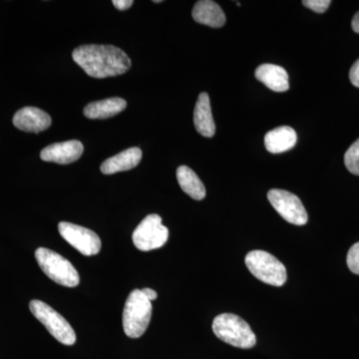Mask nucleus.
I'll use <instances>...</instances> for the list:
<instances>
[{
    "mask_svg": "<svg viewBox=\"0 0 359 359\" xmlns=\"http://www.w3.org/2000/svg\"><path fill=\"white\" fill-rule=\"evenodd\" d=\"M212 332L226 344L248 349L256 346V334L249 323L233 313H222L212 321Z\"/></svg>",
    "mask_w": 359,
    "mask_h": 359,
    "instance_id": "2",
    "label": "nucleus"
},
{
    "mask_svg": "<svg viewBox=\"0 0 359 359\" xmlns=\"http://www.w3.org/2000/svg\"><path fill=\"white\" fill-rule=\"evenodd\" d=\"M141 290L144 295H145V297H147L150 302L155 301V299L158 297L157 292H156L154 290L148 289V287H146V289Z\"/></svg>",
    "mask_w": 359,
    "mask_h": 359,
    "instance_id": "24",
    "label": "nucleus"
},
{
    "mask_svg": "<svg viewBox=\"0 0 359 359\" xmlns=\"http://www.w3.org/2000/svg\"><path fill=\"white\" fill-rule=\"evenodd\" d=\"M84 147L81 142L71 140L47 146L40 153V158L45 162L67 165L76 162L83 154Z\"/></svg>",
    "mask_w": 359,
    "mask_h": 359,
    "instance_id": "10",
    "label": "nucleus"
},
{
    "mask_svg": "<svg viewBox=\"0 0 359 359\" xmlns=\"http://www.w3.org/2000/svg\"><path fill=\"white\" fill-rule=\"evenodd\" d=\"M133 243L142 252L157 250L166 244L169 230L162 224V218L157 214L149 215L133 233Z\"/></svg>",
    "mask_w": 359,
    "mask_h": 359,
    "instance_id": "7",
    "label": "nucleus"
},
{
    "mask_svg": "<svg viewBox=\"0 0 359 359\" xmlns=\"http://www.w3.org/2000/svg\"><path fill=\"white\" fill-rule=\"evenodd\" d=\"M304 6L308 7L316 13H323L327 11L328 7L332 4L330 0H304L302 1Z\"/></svg>",
    "mask_w": 359,
    "mask_h": 359,
    "instance_id": "21",
    "label": "nucleus"
},
{
    "mask_svg": "<svg viewBox=\"0 0 359 359\" xmlns=\"http://www.w3.org/2000/svg\"><path fill=\"white\" fill-rule=\"evenodd\" d=\"M50 116L36 107H25L15 113L13 125L21 131L39 133L50 127Z\"/></svg>",
    "mask_w": 359,
    "mask_h": 359,
    "instance_id": "11",
    "label": "nucleus"
},
{
    "mask_svg": "<svg viewBox=\"0 0 359 359\" xmlns=\"http://www.w3.org/2000/svg\"><path fill=\"white\" fill-rule=\"evenodd\" d=\"M351 27H353L354 32L359 34V11L353 16V20L351 21Z\"/></svg>",
    "mask_w": 359,
    "mask_h": 359,
    "instance_id": "25",
    "label": "nucleus"
},
{
    "mask_svg": "<svg viewBox=\"0 0 359 359\" xmlns=\"http://www.w3.org/2000/svg\"><path fill=\"white\" fill-rule=\"evenodd\" d=\"M349 79H351V83L355 87L359 88V59L354 63L353 67L349 71Z\"/></svg>",
    "mask_w": 359,
    "mask_h": 359,
    "instance_id": "22",
    "label": "nucleus"
},
{
    "mask_svg": "<svg viewBox=\"0 0 359 359\" xmlns=\"http://www.w3.org/2000/svg\"><path fill=\"white\" fill-rule=\"evenodd\" d=\"M142 159L140 148H129L119 154L113 156L101 165V172L105 175L119 173V172L129 171L138 166Z\"/></svg>",
    "mask_w": 359,
    "mask_h": 359,
    "instance_id": "15",
    "label": "nucleus"
},
{
    "mask_svg": "<svg viewBox=\"0 0 359 359\" xmlns=\"http://www.w3.org/2000/svg\"><path fill=\"white\" fill-rule=\"evenodd\" d=\"M194 123L198 133L202 136L212 138L216 133V124L212 118L210 97L205 92H203L198 97L194 110Z\"/></svg>",
    "mask_w": 359,
    "mask_h": 359,
    "instance_id": "12",
    "label": "nucleus"
},
{
    "mask_svg": "<svg viewBox=\"0 0 359 359\" xmlns=\"http://www.w3.org/2000/svg\"><path fill=\"white\" fill-rule=\"evenodd\" d=\"M152 318V304L141 290H134L129 294L123 311V328L131 339H139L149 327Z\"/></svg>",
    "mask_w": 359,
    "mask_h": 359,
    "instance_id": "3",
    "label": "nucleus"
},
{
    "mask_svg": "<svg viewBox=\"0 0 359 359\" xmlns=\"http://www.w3.org/2000/svg\"><path fill=\"white\" fill-rule=\"evenodd\" d=\"M29 309L33 316L46 327L54 339L65 346H73L75 344L76 334L74 330L55 309L39 299L30 302Z\"/></svg>",
    "mask_w": 359,
    "mask_h": 359,
    "instance_id": "6",
    "label": "nucleus"
},
{
    "mask_svg": "<svg viewBox=\"0 0 359 359\" xmlns=\"http://www.w3.org/2000/svg\"><path fill=\"white\" fill-rule=\"evenodd\" d=\"M127 102L119 97L91 102L84 108L85 117L88 119H108L126 109Z\"/></svg>",
    "mask_w": 359,
    "mask_h": 359,
    "instance_id": "17",
    "label": "nucleus"
},
{
    "mask_svg": "<svg viewBox=\"0 0 359 359\" xmlns=\"http://www.w3.org/2000/svg\"><path fill=\"white\" fill-rule=\"evenodd\" d=\"M255 76L268 88L275 92H285L290 89L289 74L282 66L263 65L257 68Z\"/></svg>",
    "mask_w": 359,
    "mask_h": 359,
    "instance_id": "14",
    "label": "nucleus"
},
{
    "mask_svg": "<svg viewBox=\"0 0 359 359\" xmlns=\"http://www.w3.org/2000/svg\"><path fill=\"white\" fill-rule=\"evenodd\" d=\"M177 179L182 190L194 200L201 201L205 197V188L197 174L187 166H180L177 170Z\"/></svg>",
    "mask_w": 359,
    "mask_h": 359,
    "instance_id": "18",
    "label": "nucleus"
},
{
    "mask_svg": "<svg viewBox=\"0 0 359 359\" xmlns=\"http://www.w3.org/2000/svg\"><path fill=\"white\" fill-rule=\"evenodd\" d=\"M72 58L87 75L98 79L124 74L131 67L126 52L113 45H82L73 51Z\"/></svg>",
    "mask_w": 359,
    "mask_h": 359,
    "instance_id": "1",
    "label": "nucleus"
},
{
    "mask_svg": "<svg viewBox=\"0 0 359 359\" xmlns=\"http://www.w3.org/2000/svg\"><path fill=\"white\" fill-rule=\"evenodd\" d=\"M346 262L351 273L359 275V243H356L349 249Z\"/></svg>",
    "mask_w": 359,
    "mask_h": 359,
    "instance_id": "20",
    "label": "nucleus"
},
{
    "mask_svg": "<svg viewBox=\"0 0 359 359\" xmlns=\"http://www.w3.org/2000/svg\"><path fill=\"white\" fill-rule=\"evenodd\" d=\"M61 237L84 256H95L101 250V240L96 233L78 224L61 222L58 224Z\"/></svg>",
    "mask_w": 359,
    "mask_h": 359,
    "instance_id": "9",
    "label": "nucleus"
},
{
    "mask_svg": "<svg viewBox=\"0 0 359 359\" xmlns=\"http://www.w3.org/2000/svg\"><path fill=\"white\" fill-rule=\"evenodd\" d=\"M245 262L252 276L266 285L282 287L287 282L285 266L268 252L252 250L248 252Z\"/></svg>",
    "mask_w": 359,
    "mask_h": 359,
    "instance_id": "5",
    "label": "nucleus"
},
{
    "mask_svg": "<svg viewBox=\"0 0 359 359\" xmlns=\"http://www.w3.org/2000/svg\"><path fill=\"white\" fill-rule=\"evenodd\" d=\"M344 164L351 174L359 176V139L346 151Z\"/></svg>",
    "mask_w": 359,
    "mask_h": 359,
    "instance_id": "19",
    "label": "nucleus"
},
{
    "mask_svg": "<svg viewBox=\"0 0 359 359\" xmlns=\"http://www.w3.org/2000/svg\"><path fill=\"white\" fill-rule=\"evenodd\" d=\"M192 16L196 22L219 28L226 23V15L218 4L212 0H200L194 6Z\"/></svg>",
    "mask_w": 359,
    "mask_h": 359,
    "instance_id": "13",
    "label": "nucleus"
},
{
    "mask_svg": "<svg viewBox=\"0 0 359 359\" xmlns=\"http://www.w3.org/2000/svg\"><path fill=\"white\" fill-rule=\"evenodd\" d=\"M37 263L45 275L63 287H75L79 285V273L68 259L46 248L35 252Z\"/></svg>",
    "mask_w": 359,
    "mask_h": 359,
    "instance_id": "4",
    "label": "nucleus"
},
{
    "mask_svg": "<svg viewBox=\"0 0 359 359\" xmlns=\"http://www.w3.org/2000/svg\"><path fill=\"white\" fill-rule=\"evenodd\" d=\"M297 141V133L289 126L278 127L268 132L264 136V146L271 154H280L292 150Z\"/></svg>",
    "mask_w": 359,
    "mask_h": 359,
    "instance_id": "16",
    "label": "nucleus"
},
{
    "mask_svg": "<svg viewBox=\"0 0 359 359\" xmlns=\"http://www.w3.org/2000/svg\"><path fill=\"white\" fill-rule=\"evenodd\" d=\"M112 4H114L116 8L124 11L133 6L134 1L133 0H113Z\"/></svg>",
    "mask_w": 359,
    "mask_h": 359,
    "instance_id": "23",
    "label": "nucleus"
},
{
    "mask_svg": "<svg viewBox=\"0 0 359 359\" xmlns=\"http://www.w3.org/2000/svg\"><path fill=\"white\" fill-rule=\"evenodd\" d=\"M155 4H160V2H162L161 1V0H156V1H154Z\"/></svg>",
    "mask_w": 359,
    "mask_h": 359,
    "instance_id": "26",
    "label": "nucleus"
},
{
    "mask_svg": "<svg viewBox=\"0 0 359 359\" xmlns=\"http://www.w3.org/2000/svg\"><path fill=\"white\" fill-rule=\"evenodd\" d=\"M268 199L273 209L283 219L295 226H304L308 223V212L302 201L289 191L271 189Z\"/></svg>",
    "mask_w": 359,
    "mask_h": 359,
    "instance_id": "8",
    "label": "nucleus"
}]
</instances>
